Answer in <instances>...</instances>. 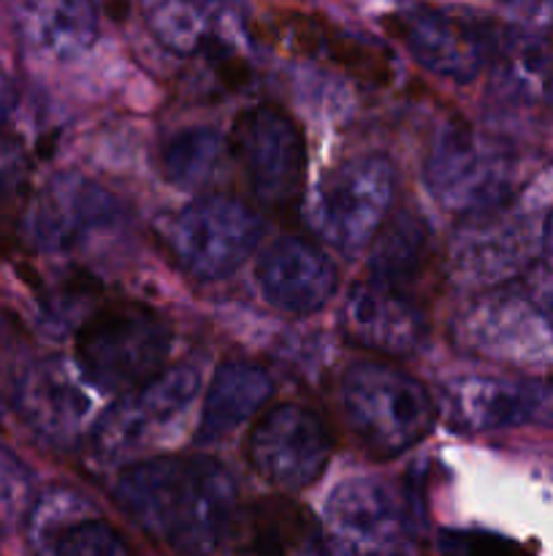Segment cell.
<instances>
[{
  "label": "cell",
  "instance_id": "cell-1",
  "mask_svg": "<svg viewBox=\"0 0 553 556\" xmlns=\"http://www.w3.org/2000/svg\"><path fill=\"white\" fill-rule=\"evenodd\" d=\"M114 497L130 521L168 552L211 556L236 510V483L209 456L173 454L125 467Z\"/></svg>",
  "mask_w": 553,
  "mask_h": 556
},
{
  "label": "cell",
  "instance_id": "cell-2",
  "mask_svg": "<svg viewBox=\"0 0 553 556\" xmlns=\"http://www.w3.org/2000/svg\"><path fill=\"white\" fill-rule=\"evenodd\" d=\"M347 429L374 459H396L434 432L439 407L426 386L388 362H356L342 372Z\"/></svg>",
  "mask_w": 553,
  "mask_h": 556
},
{
  "label": "cell",
  "instance_id": "cell-3",
  "mask_svg": "<svg viewBox=\"0 0 553 556\" xmlns=\"http://www.w3.org/2000/svg\"><path fill=\"white\" fill-rule=\"evenodd\" d=\"M173 331L163 315L136 302L106 304L76 331L74 362L101 394L119 396L168 367Z\"/></svg>",
  "mask_w": 553,
  "mask_h": 556
},
{
  "label": "cell",
  "instance_id": "cell-4",
  "mask_svg": "<svg viewBox=\"0 0 553 556\" xmlns=\"http://www.w3.org/2000/svg\"><path fill=\"white\" fill-rule=\"evenodd\" d=\"M518 157L466 125H448L432 141L423 179L445 212L477 217L504 210L518 188Z\"/></svg>",
  "mask_w": 553,
  "mask_h": 556
},
{
  "label": "cell",
  "instance_id": "cell-5",
  "mask_svg": "<svg viewBox=\"0 0 553 556\" xmlns=\"http://www.w3.org/2000/svg\"><path fill=\"white\" fill-rule=\"evenodd\" d=\"M396 193L394 163L377 152L347 157L318 185L312 228L339 253L366 250L390 217Z\"/></svg>",
  "mask_w": 553,
  "mask_h": 556
},
{
  "label": "cell",
  "instance_id": "cell-6",
  "mask_svg": "<svg viewBox=\"0 0 553 556\" xmlns=\"http://www.w3.org/2000/svg\"><path fill=\"white\" fill-rule=\"evenodd\" d=\"M263 220L253 206L226 193L190 201L166 226V244L179 269L195 280L233 275L258 248Z\"/></svg>",
  "mask_w": 553,
  "mask_h": 556
},
{
  "label": "cell",
  "instance_id": "cell-7",
  "mask_svg": "<svg viewBox=\"0 0 553 556\" xmlns=\"http://www.w3.org/2000/svg\"><path fill=\"white\" fill-rule=\"evenodd\" d=\"M233 161L255 199L269 210H291L304 193L307 144L296 119L274 103H255L233 119Z\"/></svg>",
  "mask_w": 553,
  "mask_h": 556
},
{
  "label": "cell",
  "instance_id": "cell-8",
  "mask_svg": "<svg viewBox=\"0 0 553 556\" xmlns=\"http://www.w3.org/2000/svg\"><path fill=\"white\" fill-rule=\"evenodd\" d=\"M388 27L423 68L442 79H477L499 54L497 27L461 9L410 5L388 16Z\"/></svg>",
  "mask_w": 553,
  "mask_h": 556
},
{
  "label": "cell",
  "instance_id": "cell-9",
  "mask_svg": "<svg viewBox=\"0 0 553 556\" xmlns=\"http://www.w3.org/2000/svg\"><path fill=\"white\" fill-rule=\"evenodd\" d=\"M334 438L323 418L304 405L266 407L247 438V459L280 492L312 486L329 467Z\"/></svg>",
  "mask_w": 553,
  "mask_h": 556
},
{
  "label": "cell",
  "instance_id": "cell-10",
  "mask_svg": "<svg viewBox=\"0 0 553 556\" xmlns=\"http://www.w3.org/2000/svg\"><path fill=\"white\" fill-rule=\"evenodd\" d=\"M98 396L79 364L47 356L27 364L14 380V407L22 421L52 445H76L98 421Z\"/></svg>",
  "mask_w": 553,
  "mask_h": 556
},
{
  "label": "cell",
  "instance_id": "cell-11",
  "mask_svg": "<svg viewBox=\"0 0 553 556\" xmlns=\"http://www.w3.org/2000/svg\"><path fill=\"white\" fill-rule=\"evenodd\" d=\"M459 340L470 351L507 364L553 362V318L526 288L499 286L461 313Z\"/></svg>",
  "mask_w": 553,
  "mask_h": 556
},
{
  "label": "cell",
  "instance_id": "cell-12",
  "mask_svg": "<svg viewBox=\"0 0 553 556\" xmlns=\"http://www.w3.org/2000/svg\"><path fill=\"white\" fill-rule=\"evenodd\" d=\"M201 375L198 362H179L119 394L117 402L98 416L90 432V448L112 459L157 438L198 396Z\"/></svg>",
  "mask_w": 553,
  "mask_h": 556
},
{
  "label": "cell",
  "instance_id": "cell-13",
  "mask_svg": "<svg viewBox=\"0 0 553 556\" xmlns=\"http://www.w3.org/2000/svg\"><path fill=\"white\" fill-rule=\"evenodd\" d=\"M123 215L119 201L106 188L81 174H54L30 201L25 233L41 253L63 255L108 231Z\"/></svg>",
  "mask_w": 553,
  "mask_h": 556
},
{
  "label": "cell",
  "instance_id": "cell-14",
  "mask_svg": "<svg viewBox=\"0 0 553 556\" xmlns=\"http://www.w3.org/2000/svg\"><path fill=\"white\" fill-rule=\"evenodd\" d=\"M320 525L329 556H396L407 530L401 503L374 478L339 483Z\"/></svg>",
  "mask_w": 553,
  "mask_h": 556
},
{
  "label": "cell",
  "instance_id": "cell-15",
  "mask_svg": "<svg viewBox=\"0 0 553 556\" xmlns=\"http://www.w3.org/2000/svg\"><path fill=\"white\" fill-rule=\"evenodd\" d=\"M448 405L466 432L553 427V380L461 378L450 383Z\"/></svg>",
  "mask_w": 553,
  "mask_h": 556
},
{
  "label": "cell",
  "instance_id": "cell-16",
  "mask_svg": "<svg viewBox=\"0 0 553 556\" xmlns=\"http://www.w3.org/2000/svg\"><path fill=\"white\" fill-rule=\"evenodd\" d=\"M342 329L366 351L401 358L421 351L428 334V318L415 293L399 291L369 277L347 293Z\"/></svg>",
  "mask_w": 553,
  "mask_h": 556
},
{
  "label": "cell",
  "instance_id": "cell-17",
  "mask_svg": "<svg viewBox=\"0 0 553 556\" xmlns=\"http://www.w3.org/2000/svg\"><path fill=\"white\" fill-rule=\"evenodd\" d=\"M25 525L33 556H133L125 538L70 489L38 494Z\"/></svg>",
  "mask_w": 553,
  "mask_h": 556
},
{
  "label": "cell",
  "instance_id": "cell-18",
  "mask_svg": "<svg viewBox=\"0 0 553 556\" xmlns=\"http://www.w3.org/2000/svg\"><path fill=\"white\" fill-rule=\"evenodd\" d=\"M226 556H329L323 525L291 497H260L233 510Z\"/></svg>",
  "mask_w": 553,
  "mask_h": 556
},
{
  "label": "cell",
  "instance_id": "cell-19",
  "mask_svg": "<svg viewBox=\"0 0 553 556\" xmlns=\"http://www.w3.org/2000/svg\"><path fill=\"white\" fill-rule=\"evenodd\" d=\"M255 277L266 302L296 318L325 307L339 286L334 261L298 237H282L269 244L258 258Z\"/></svg>",
  "mask_w": 553,
  "mask_h": 556
},
{
  "label": "cell",
  "instance_id": "cell-20",
  "mask_svg": "<svg viewBox=\"0 0 553 556\" xmlns=\"http://www.w3.org/2000/svg\"><path fill=\"white\" fill-rule=\"evenodd\" d=\"M141 14L157 43L171 52L239 58L242 30L220 0H141Z\"/></svg>",
  "mask_w": 553,
  "mask_h": 556
},
{
  "label": "cell",
  "instance_id": "cell-21",
  "mask_svg": "<svg viewBox=\"0 0 553 556\" xmlns=\"http://www.w3.org/2000/svg\"><path fill=\"white\" fill-rule=\"evenodd\" d=\"M274 380L263 367L249 362H222L211 372L201 410L195 443L211 445L231 438L242 424L253 421L269 405Z\"/></svg>",
  "mask_w": 553,
  "mask_h": 556
},
{
  "label": "cell",
  "instance_id": "cell-22",
  "mask_svg": "<svg viewBox=\"0 0 553 556\" xmlns=\"http://www.w3.org/2000/svg\"><path fill=\"white\" fill-rule=\"evenodd\" d=\"M502 210L488 215L464 217V228L455 237L453 266L455 275L475 286H497L515 275L524 258V233L518 226L502 220Z\"/></svg>",
  "mask_w": 553,
  "mask_h": 556
},
{
  "label": "cell",
  "instance_id": "cell-23",
  "mask_svg": "<svg viewBox=\"0 0 553 556\" xmlns=\"http://www.w3.org/2000/svg\"><path fill=\"white\" fill-rule=\"evenodd\" d=\"M20 30L43 58L74 60L95 43L98 5L95 0H27Z\"/></svg>",
  "mask_w": 553,
  "mask_h": 556
},
{
  "label": "cell",
  "instance_id": "cell-24",
  "mask_svg": "<svg viewBox=\"0 0 553 556\" xmlns=\"http://www.w3.org/2000/svg\"><path fill=\"white\" fill-rule=\"evenodd\" d=\"M369 248V277L407 293H412L434 264L432 228L412 210L388 217Z\"/></svg>",
  "mask_w": 553,
  "mask_h": 556
},
{
  "label": "cell",
  "instance_id": "cell-25",
  "mask_svg": "<svg viewBox=\"0 0 553 556\" xmlns=\"http://www.w3.org/2000/svg\"><path fill=\"white\" fill-rule=\"evenodd\" d=\"M280 36L293 52L323 54V58H329V63L339 65L342 71L358 76L361 81L383 85L390 74V54L383 47L372 43L369 38L334 30L325 22L293 14L282 22Z\"/></svg>",
  "mask_w": 553,
  "mask_h": 556
},
{
  "label": "cell",
  "instance_id": "cell-26",
  "mask_svg": "<svg viewBox=\"0 0 553 556\" xmlns=\"http://www.w3.org/2000/svg\"><path fill=\"white\" fill-rule=\"evenodd\" d=\"M226 141L211 128H188L163 147V174L177 188L198 190L215 177Z\"/></svg>",
  "mask_w": 553,
  "mask_h": 556
},
{
  "label": "cell",
  "instance_id": "cell-27",
  "mask_svg": "<svg viewBox=\"0 0 553 556\" xmlns=\"http://www.w3.org/2000/svg\"><path fill=\"white\" fill-rule=\"evenodd\" d=\"M33 500L36 494L30 470L22 465L20 456L0 445V532L14 530L20 521H25Z\"/></svg>",
  "mask_w": 553,
  "mask_h": 556
},
{
  "label": "cell",
  "instance_id": "cell-28",
  "mask_svg": "<svg viewBox=\"0 0 553 556\" xmlns=\"http://www.w3.org/2000/svg\"><path fill=\"white\" fill-rule=\"evenodd\" d=\"M439 556H531L510 538L486 530H442L437 538Z\"/></svg>",
  "mask_w": 553,
  "mask_h": 556
},
{
  "label": "cell",
  "instance_id": "cell-29",
  "mask_svg": "<svg viewBox=\"0 0 553 556\" xmlns=\"http://www.w3.org/2000/svg\"><path fill=\"white\" fill-rule=\"evenodd\" d=\"M30 185V157L20 139L0 134V212L20 204Z\"/></svg>",
  "mask_w": 553,
  "mask_h": 556
},
{
  "label": "cell",
  "instance_id": "cell-30",
  "mask_svg": "<svg viewBox=\"0 0 553 556\" xmlns=\"http://www.w3.org/2000/svg\"><path fill=\"white\" fill-rule=\"evenodd\" d=\"M11 101V87H9V76H5L3 65H0V119H3L5 109H9Z\"/></svg>",
  "mask_w": 553,
  "mask_h": 556
},
{
  "label": "cell",
  "instance_id": "cell-31",
  "mask_svg": "<svg viewBox=\"0 0 553 556\" xmlns=\"http://www.w3.org/2000/svg\"><path fill=\"white\" fill-rule=\"evenodd\" d=\"M542 244H545L548 255H553V210L545 217V226H542Z\"/></svg>",
  "mask_w": 553,
  "mask_h": 556
},
{
  "label": "cell",
  "instance_id": "cell-32",
  "mask_svg": "<svg viewBox=\"0 0 553 556\" xmlns=\"http://www.w3.org/2000/svg\"><path fill=\"white\" fill-rule=\"evenodd\" d=\"M545 92H548V101L553 103V68L548 71V81H545Z\"/></svg>",
  "mask_w": 553,
  "mask_h": 556
}]
</instances>
